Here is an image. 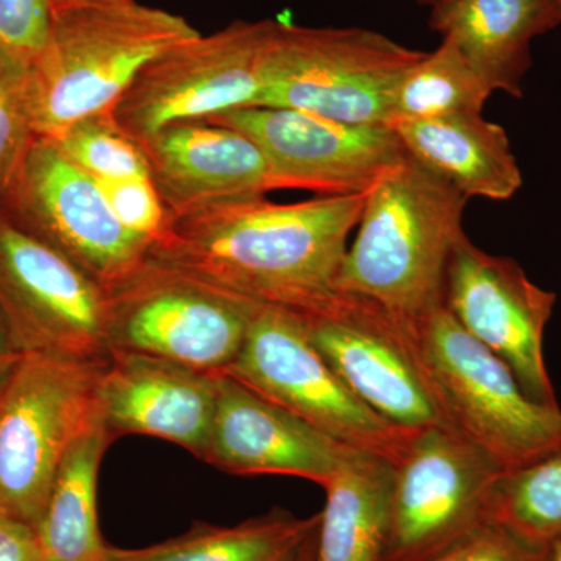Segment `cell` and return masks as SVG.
Wrapping results in <instances>:
<instances>
[{
    "label": "cell",
    "instance_id": "11",
    "mask_svg": "<svg viewBox=\"0 0 561 561\" xmlns=\"http://www.w3.org/2000/svg\"><path fill=\"white\" fill-rule=\"evenodd\" d=\"M3 208L105 290L149 257L150 242L117 220L98 180L54 139L33 140Z\"/></svg>",
    "mask_w": 561,
    "mask_h": 561
},
{
    "label": "cell",
    "instance_id": "28",
    "mask_svg": "<svg viewBox=\"0 0 561 561\" xmlns=\"http://www.w3.org/2000/svg\"><path fill=\"white\" fill-rule=\"evenodd\" d=\"M98 183L117 220L151 245L169 216L153 180L150 176H133L98 180Z\"/></svg>",
    "mask_w": 561,
    "mask_h": 561
},
{
    "label": "cell",
    "instance_id": "38",
    "mask_svg": "<svg viewBox=\"0 0 561 561\" xmlns=\"http://www.w3.org/2000/svg\"><path fill=\"white\" fill-rule=\"evenodd\" d=\"M295 557H297V556H295Z\"/></svg>",
    "mask_w": 561,
    "mask_h": 561
},
{
    "label": "cell",
    "instance_id": "5",
    "mask_svg": "<svg viewBox=\"0 0 561 561\" xmlns=\"http://www.w3.org/2000/svg\"><path fill=\"white\" fill-rule=\"evenodd\" d=\"M423 54L365 28L301 27L272 21L254 106L390 127L394 90L402 73Z\"/></svg>",
    "mask_w": 561,
    "mask_h": 561
},
{
    "label": "cell",
    "instance_id": "6",
    "mask_svg": "<svg viewBox=\"0 0 561 561\" xmlns=\"http://www.w3.org/2000/svg\"><path fill=\"white\" fill-rule=\"evenodd\" d=\"M106 362L21 354L0 393V511L36 529L70 446L101 420Z\"/></svg>",
    "mask_w": 561,
    "mask_h": 561
},
{
    "label": "cell",
    "instance_id": "15",
    "mask_svg": "<svg viewBox=\"0 0 561 561\" xmlns=\"http://www.w3.org/2000/svg\"><path fill=\"white\" fill-rule=\"evenodd\" d=\"M298 316L321 356L373 411L405 430L442 426L404 327L383 309L335 291L317 311Z\"/></svg>",
    "mask_w": 561,
    "mask_h": 561
},
{
    "label": "cell",
    "instance_id": "36",
    "mask_svg": "<svg viewBox=\"0 0 561 561\" xmlns=\"http://www.w3.org/2000/svg\"><path fill=\"white\" fill-rule=\"evenodd\" d=\"M416 2L420 3H426V5H434L435 2H438V0H416Z\"/></svg>",
    "mask_w": 561,
    "mask_h": 561
},
{
    "label": "cell",
    "instance_id": "22",
    "mask_svg": "<svg viewBox=\"0 0 561 561\" xmlns=\"http://www.w3.org/2000/svg\"><path fill=\"white\" fill-rule=\"evenodd\" d=\"M111 442L99 420L62 459L36 526L43 561H110L99 527L98 483Z\"/></svg>",
    "mask_w": 561,
    "mask_h": 561
},
{
    "label": "cell",
    "instance_id": "37",
    "mask_svg": "<svg viewBox=\"0 0 561 561\" xmlns=\"http://www.w3.org/2000/svg\"><path fill=\"white\" fill-rule=\"evenodd\" d=\"M559 2L561 3V0H559Z\"/></svg>",
    "mask_w": 561,
    "mask_h": 561
},
{
    "label": "cell",
    "instance_id": "20",
    "mask_svg": "<svg viewBox=\"0 0 561 561\" xmlns=\"http://www.w3.org/2000/svg\"><path fill=\"white\" fill-rule=\"evenodd\" d=\"M413 161L463 195L511 201L523 186V173L511 139L482 113L402 122L393 127Z\"/></svg>",
    "mask_w": 561,
    "mask_h": 561
},
{
    "label": "cell",
    "instance_id": "17",
    "mask_svg": "<svg viewBox=\"0 0 561 561\" xmlns=\"http://www.w3.org/2000/svg\"><path fill=\"white\" fill-rule=\"evenodd\" d=\"M219 375L179 362L110 351L99 387V412L111 438L149 435L202 459L217 404Z\"/></svg>",
    "mask_w": 561,
    "mask_h": 561
},
{
    "label": "cell",
    "instance_id": "34",
    "mask_svg": "<svg viewBox=\"0 0 561 561\" xmlns=\"http://www.w3.org/2000/svg\"><path fill=\"white\" fill-rule=\"evenodd\" d=\"M319 530V529H317ZM317 531L301 546L294 561H316Z\"/></svg>",
    "mask_w": 561,
    "mask_h": 561
},
{
    "label": "cell",
    "instance_id": "10",
    "mask_svg": "<svg viewBox=\"0 0 561 561\" xmlns=\"http://www.w3.org/2000/svg\"><path fill=\"white\" fill-rule=\"evenodd\" d=\"M271 22H232L164 51L140 69L111 110L114 121L140 144L181 122L256 105Z\"/></svg>",
    "mask_w": 561,
    "mask_h": 561
},
{
    "label": "cell",
    "instance_id": "29",
    "mask_svg": "<svg viewBox=\"0 0 561 561\" xmlns=\"http://www.w3.org/2000/svg\"><path fill=\"white\" fill-rule=\"evenodd\" d=\"M51 13V0H0V55L28 68L49 36Z\"/></svg>",
    "mask_w": 561,
    "mask_h": 561
},
{
    "label": "cell",
    "instance_id": "1",
    "mask_svg": "<svg viewBox=\"0 0 561 561\" xmlns=\"http://www.w3.org/2000/svg\"><path fill=\"white\" fill-rule=\"evenodd\" d=\"M367 192L297 203L254 195L169 214L149 257L254 305L311 313L337 291Z\"/></svg>",
    "mask_w": 561,
    "mask_h": 561
},
{
    "label": "cell",
    "instance_id": "13",
    "mask_svg": "<svg viewBox=\"0 0 561 561\" xmlns=\"http://www.w3.org/2000/svg\"><path fill=\"white\" fill-rule=\"evenodd\" d=\"M206 121L253 140L283 190L362 194L408 158L394 128L345 124L300 110L243 106Z\"/></svg>",
    "mask_w": 561,
    "mask_h": 561
},
{
    "label": "cell",
    "instance_id": "14",
    "mask_svg": "<svg viewBox=\"0 0 561 561\" xmlns=\"http://www.w3.org/2000/svg\"><path fill=\"white\" fill-rule=\"evenodd\" d=\"M556 302V294L531 283L518 262L486 253L467 234L457 243L443 305L508 365L527 397L546 404H559L542 351Z\"/></svg>",
    "mask_w": 561,
    "mask_h": 561
},
{
    "label": "cell",
    "instance_id": "9",
    "mask_svg": "<svg viewBox=\"0 0 561 561\" xmlns=\"http://www.w3.org/2000/svg\"><path fill=\"white\" fill-rule=\"evenodd\" d=\"M389 534L383 561H424L489 522L500 467L448 427L413 435L391 463Z\"/></svg>",
    "mask_w": 561,
    "mask_h": 561
},
{
    "label": "cell",
    "instance_id": "27",
    "mask_svg": "<svg viewBox=\"0 0 561 561\" xmlns=\"http://www.w3.org/2000/svg\"><path fill=\"white\" fill-rule=\"evenodd\" d=\"M25 80L27 68L0 55V208L5 205L36 138Z\"/></svg>",
    "mask_w": 561,
    "mask_h": 561
},
{
    "label": "cell",
    "instance_id": "16",
    "mask_svg": "<svg viewBox=\"0 0 561 561\" xmlns=\"http://www.w3.org/2000/svg\"><path fill=\"white\" fill-rule=\"evenodd\" d=\"M351 451L245 383L219 375L206 463L236 476H294L323 489Z\"/></svg>",
    "mask_w": 561,
    "mask_h": 561
},
{
    "label": "cell",
    "instance_id": "30",
    "mask_svg": "<svg viewBox=\"0 0 561 561\" xmlns=\"http://www.w3.org/2000/svg\"><path fill=\"white\" fill-rule=\"evenodd\" d=\"M548 549L527 545L493 523L456 542L438 556L424 561H546Z\"/></svg>",
    "mask_w": 561,
    "mask_h": 561
},
{
    "label": "cell",
    "instance_id": "7",
    "mask_svg": "<svg viewBox=\"0 0 561 561\" xmlns=\"http://www.w3.org/2000/svg\"><path fill=\"white\" fill-rule=\"evenodd\" d=\"M260 305L147 257L105 290V343L225 375Z\"/></svg>",
    "mask_w": 561,
    "mask_h": 561
},
{
    "label": "cell",
    "instance_id": "19",
    "mask_svg": "<svg viewBox=\"0 0 561 561\" xmlns=\"http://www.w3.org/2000/svg\"><path fill=\"white\" fill-rule=\"evenodd\" d=\"M561 24L559 0H438L431 27L453 43L491 91L522 98L530 44Z\"/></svg>",
    "mask_w": 561,
    "mask_h": 561
},
{
    "label": "cell",
    "instance_id": "12",
    "mask_svg": "<svg viewBox=\"0 0 561 561\" xmlns=\"http://www.w3.org/2000/svg\"><path fill=\"white\" fill-rule=\"evenodd\" d=\"M0 320L21 353L108 359L105 289L0 208Z\"/></svg>",
    "mask_w": 561,
    "mask_h": 561
},
{
    "label": "cell",
    "instance_id": "24",
    "mask_svg": "<svg viewBox=\"0 0 561 561\" xmlns=\"http://www.w3.org/2000/svg\"><path fill=\"white\" fill-rule=\"evenodd\" d=\"M493 91L449 41L402 73L391 101L390 127L453 114L482 113Z\"/></svg>",
    "mask_w": 561,
    "mask_h": 561
},
{
    "label": "cell",
    "instance_id": "32",
    "mask_svg": "<svg viewBox=\"0 0 561 561\" xmlns=\"http://www.w3.org/2000/svg\"><path fill=\"white\" fill-rule=\"evenodd\" d=\"M21 354V351L14 345L13 339L10 337L5 324L0 320V393L16 367Z\"/></svg>",
    "mask_w": 561,
    "mask_h": 561
},
{
    "label": "cell",
    "instance_id": "35",
    "mask_svg": "<svg viewBox=\"0 0 561 561\" xmlns=\"http://www.w3.org/2000/svg\"><path fill=\"white\" fill-rule=\"evenodd\" d=\"M546 561H561V538L549 546L546 551Z\"/></svg>",
    "mask_w": 561,
    "mask_h": 561
},
{
    "label": "cell",
    "instance_id": "18",
    "mask_svg": "<svg viewBox=\"0 0 561 561\" xmlns=\"http://www.w3.org/2000/svg\"><path fill=\"white\" fill-rule=\"evenodd\" d=\"M169 214L283 191L264 151L234 128L181 122L140 142Z\"/></svg>",
    "mask_w": 561,
    "mask_h": 561
},
{
    "label": "cell",
    "instance_id": "23",
    "mask_svg": "<svg viewBox=\"0 0 561 561\" xmlns=\"http://www.w3.org/2000/svg\"><path fill=\"white\" fill-rule=\"evenodd\" d=\"M319 523L320 515L301 519L272 512L232 527L198 524L149 548H110V561H294Z\"/></svg>",
    "mask_w": 561,
    "mask_h": 561
},
{
    "label": "cell",
    "instance_id": "8",
    "mask_svg": "<svg viewBox=\"0 0 561 561\" xmlns=\"http://www.w3.org/2000/svg\"><path fill=\"white\" fill-rule=\"evenodd\" d=\"M225 375L300 416L335 442L397 463L416 431L383 419L316 348L298 313L260 305Z\"/></svg>",
    "mask_w": 561,
    "mask_h": 561
},
{
    "label": "cell",
    "instance_id": "4",
    "mask_svg": "<svg viewBox=\"0 0 561 561\" xmlns=\"http://www.w3.org/2000/svg\"><path fill=\"white\" fill-rule=\"evenodd\" d=\"M409 348L443 427L502 471L561 445V409L527 397L508 365L476 341L445 305L404 327Z\"/></svg>",
    "mask_w": 561,
    "mask_h": 561
},
{
    "label": "cell",
    "instance_id": "25",
    "mask_svg": "<svg viewBox=\"0 0 561 561\" xmlns=\"http://www.w3.org/2000/svg\"><path fill=\"white\" fill-rule=\"evenodd\" d=\"M489 522L538 549L561 538V445L502 472L491 490Z\"/></svg>",
    "mask_w": 561,
    "mask_h": 561
},
{
    "label": "cell",
    "instance_id": "33",
    "mask_svg": "<svg viewBox=\"0 0 561 561\" xmlns=\"http://www.w3.org/2000/svg\"><path fill=\"white\" fill-rule=\"evenodd\" d=\"M122 2H128V0H51V10L55 13V11L79 9V7L114 5Z\"/></svg>",
    "mask_w": 561,
    "mask_h": 561
},
{
    "label": "cell",
    "instance_id": "26",
    "mask_svg": "<svg viewBox=\"0 0 561 561\" xmlns=\"http://www.w3.org/2000/svg\"><path fill=\"white\" fill-rule=\"evenodd\" d=\"M54 140L77 168L95 180L151 179L142 147L122 130L111 111L83 117Z\"/></svg>",
    "mask_w": 561,
    "mask_h": 561
},
{
    "label": "cell",
    "instance_id": "2",
    "mask_svg": "<svg viewBox=\"0 0 561 561\" xmlns=\"http://www.w3.org/2000/svg\"><path fill=\"white\" fill-rule=\"evenodd\" d=\"M467 201L408 154L365 195L335 290L375 302L402 327L430 316L445 300Z\"/></svg>",
    "mask_w": 561,
    "mask_h": 561
},
{
    "label": "cell",
    "instance_id": "3",
    "mask_svg": "<svg viewBox=\"0 0 561 561\" xmlns=\"http://www.w3.org/2000/svg\"><path fill=\"white\" fill-rule=\"evenodd\" d=\"M198 35L179 14L136 0L55 11L25 80L35 135L55 139L113 110L144 66Z\"/></svg>",
    "mask_w": 561,
    "mask_h": 561
},
{
    "label": "cell",
    "instance_id": "21",
    "mask_svg": "<svg viewBox=\"0 0 561 561\" xmlns=\"http://www.w3.org/2000/svg\"><path fill=\"white\" fill-rule=\"evenodd\" d=\"M393 467L370 453L351 451L327 485L316 561H383Z\"/></svg>",
    "mask_w": 561,
    "mask_h": 561
},
{
    "label": "cell",
    "instance_id": "31",
    "mask_svg": "<svg viewBox=\"0 0 561 561\" xmlns=\"http://www.w3.org/2000/svg\"><path fill=\"white\" fill-rule=\"evenodd\" d=\"M0 561H43L38 534L31 524L0 511Z\"/></svg>",
    "mask_w": 561,
    "mask_h": 561
}]
</instances>
